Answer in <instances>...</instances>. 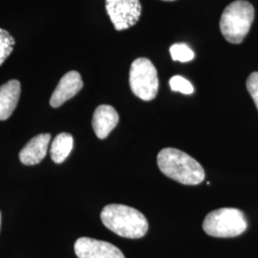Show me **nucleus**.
Masks as SVG:
<instances>
[{"label": "nucleus", "instance_id": "obj_1", "mask_svg": "<svg viewBox=\"0 0 258 258\" xmlns=\"http://www.w3.org/2000/svg\"><path fill=\"white\" fill-rule=\"evenodd\" d=\"M157 163L165 175L181 184L196 185L201 184L205 179L203 166L179 149H162L157 157Z\"/></svg>", "mask_w": 258, "mask_h": 258}, {"label": "nucleus", "instance_id": "obj_2", "mask_svg": "<svg viewBox=\"0 0 258 258\" xmlns=\"http://www.w3.org/2000/svg\"><path fill=\"white\" fill-rule=\"evenodd\" d=\"M101 219L108 230L124 238L137 239L145 236L148 232V223L146 216L128 206L107 205L101 212Z\"/></svg>", "mask_w": 258, "mask_h": 258}, {"label": "nucleus", "instance_id": "obj_3", "mask_svg": "<svg viewBox=\"0 0 258 258\" xmlns=\"http://www.w3.org/2000/svg\"><path fill=\"white\" fill-rule=\"evenodd\" d=\"M253 19L254 9L249 2L245 0L234 1L222 14V35L229 42L239 44L248 35Z\"/></svg>", "mask_w": 258, "mask_h": 258}, {"label": "nucleus", "instance_id": "obj_4", "mask_svg": "<svg viewBox=\"0 0 258 258\" xmlns=\"http://www.w3.org/2000/svg\"><path fill=\"white\" fill-rule=\"evenodd\" d=\"M245 214L237 209L222 208L210 212L204 219L203 230L213 237H235L247 230Z\"/></svg>", "mask_w": 258, "mask_h": 258}, {"label": "nucleus", "instance_id": "obj_5", "mask_svg": "<svg viewBox=\"0 0 258 258\" xmlns=\"http://www.w3.org/2000/svg\"><path fill=\"white\" fill-rule=\"evenodd\" d=\"M129 84L132 92L143 101L155 99L159 89L156 68L146 57L135 59L129 71Z\"/></svg>", "mask_w": 258, "mask_h": 258}, {"label": "nucleus", "instance_id": "obj_6", "mask_svg": "<svg viewBox=\"0 0 258 258\" xmlns=\"http://www.w3.org/2000/svg\"><path fill=\"white\" fill-rule=\"evenodd\" d=\"M105 8L117 31L126 30L135 25L142 12L139 0H105Z\"/></svg>", "mask_w": 258, "mask_h": 258}, {"label": "nucleus", "instance_id": "obj_7", "mask_svg": "<svg viewBox=\"0 0 258 258\" xmlns=\"http://www.w3.org/2000/svg\"><path fill=\"white\" fill-rule=\"evenodd\" d=\"M75 252L79 258H124L119 248L108 242L81 237L76 241Z\"/></svg>", "mask_w": 258, "mask_h": 258}, {"label": "nucleus", "instance_id": "obj_8", "mask_svg": "<svg viewBox=\"0 0 258 258\" xmlns=\"http://www.w3.org/2000/svg\"><path fill=\"white\" fill-rule=\"evenodd\" d=\"M83 87V80L79 72L70 71L60 79L50 99L52 107L56 108L72 99Z\"/></svg>", "mask_w": 258, "mask_h": 258}, {"label": "nucleus", "instance_id": "obj_9", "mask_svg": "<svg viewBox=\"0 0 258 258\" xmlns=\"http://www.w3.org/2000/svg\"><path fill=\"white\" fill-rule=\"evenodd\" d=\"M51 134L42 133L30 140L19 153V159L23 165L34 166L39 164L46 156Z\"/></svg>", "mask_w": 258, "mask_h": 258}, {"label": "nucleus", "instance_id": "obj_10", "mask_svg": "<svg viewBox=\"0 0 258 258\" xmlns=\"http://www.w3.org/2000/svg\"><path fill=\"white\" fill-rule=\"evenodd\" d=\"M119 122V114L114 107L102 104L96 108L92 119V127L96 136L105 139Z\"/></svg>", "mask_w": 258, "mask_h": 258}, {"label": "nucleus", "instance_id": "obj_11", "mask_svg": "<svg viewBox=\"0 0 258 258\" xmlns=\"http://www.w3.org/2000/svg\"><path fill=\"white\" fill-rule=\"evenodd\" d=\"M20 83L12 80L0 86V120L9 119L19 103Z\"/></svg>", "mask_w": 258, "mask_h": 258}, {"label": "nucleus", "instance_id": "obj_12", "mask_svg": "<svg viewBox=\"0 0 258 258\" xmlns=\"http://www.w3.org/2000/svg\"><path fill=\"white\" fill-rule=\"evenodd\" d=\"M74 146V139L71 134L62 132L55 136L50 148V155L55 164L63 163L71 153Z\"/></svg>", "mask_w": 258, "mask_h": 258}, {"label": "nucleus", "instance_id": "obj_13", "mask_svg": "<svg viewBox=\"0 0 258 258\" xmlns=\"http://www.w3.org/2000/svg\"><path fill=\"white\" fill-rule=\"evenodd\" d=\"M15 43L16 41L9 32L0 28V66L13 52Z\"/></svg>", "mask_w": 258, "mask_h": 258}, {"label": "nucleus", "instance_id": "obj_14", "mask_svg": "<svg viewBox=\"0 0 258 258\" xmlns=\"http://www.w3.org/2000/svg\"><path fill=\"white\" fill-rule=\"evenodd\" d=\"M170 55L173 60L187 62L194 58V51L184 43H176L170 47Z\"/></svg>", "mask_w": 258, "mask_h": 258}, {"label": "nucleus", "instance_id": "obj_15", "mask_svg": "<svg viewBox=\"0 0 258 258\" xmlns=\"http://www.w3.org/2000/svg\"><path fill=\"white\" fill-rule=\"evenodd\" d=\"M169 85L172 91L182 93L184 95H190L194 91V86L190 82L181 76H173L169 80Z\"/></svg>", "mask_w": 258, "mask_h": 258}, {"label": "nucleus", "instance_id": "obj_16", "mask_svg": "<svg viewBox=\"0 0 258 258\" xmlns=\"http://www.w3.org/2000/svg\"><path fill=\"white\" fill-rule=\"evenodd\" d=\"M247 89L258 109V72L249 75L247 80Z\"/></svg>", "mask_w": 258, "mask_h": 258}, {"label": "nucleus", "instance_id": "obj_17", "mask_svg": "<svg viewBox=\"0 0 258 258\" xmlns=\"http://www.w3.org/2000/svg\"><path fill=\"white\" fill-rule=\"evenodd\" d=\"M0 224H1V212H0Z\"/></svg>", "mask_w": 258, "mask_h": 258}, {"label": "nucleus", "instance_id": "obj_18", "mask_svg": "<svg viewBox=\"0 0 258 258\" xmlns=\"http://www.w3.org/2000/svg\"><path fill=\"white\" fill-rule=\"evenodd\" d=\"M164 1H173V0H164Z\"/></svg>", "mask_w": 258, "mask_h": 258}]
</instances>
